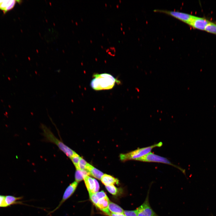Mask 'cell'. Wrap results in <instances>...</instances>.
<instances>
[{
    "mask_svg": "<svg viewBox=\"0 0 216 216\" xmlns=\"http://www.w3.org/2000/svg\"><path fill=\"white\" fill-rule=\"evenodd\" d=\"M108 209L112 213H124L123 209L117 205L110 201Z\"/></svg>",
    "mask_w": 216,
    "mask_h": 216,
    "instance_id": "cell-15",
    "label": "cell"
},
{
    "mask_svg": "<svg viewBox=\"0 0 216 216\" xmlns=\"http://www.w3.org/2000/svg\"><path fill=\"white\" fill-rule=\"evenodd\" d=\"M80 158L81 157L76 153L70 158L76 169L78 168V163Z\"/></svg>",
    "mask_w": 216,
    "mask_h": 216,
    "instance_id": "cell-19",
    "label": "cell"
},
{
    "mask_svg": "<svg viewBox=\"0 0 216 216\" xmlns=\"http://www.w3.org/2000/svg\"><path fill=\"white\" fill-rule=\"evenodd\" d=\"M162 145V142H160L150 146L137 149L126 154H121L120 156V159L122 161L130 160H137L151 152L153 148L156 147H160Z\"/></svg>",
    "mask_w": 216,
    "mask_h": 216,
    "instance_id": "cell-3",
    "label": "cell"
},
{
    "mask_svg": "<svg viewBox=\"0 0 216 216\" xmlns=\"http://www.w3.org/2000/svg\"><path fill=\"white\" fill-rule=\"evenodd\" d=\"M205 31L216 35V23L211 21L206 27Z\"/></svg>",
    "mask_w": 216,
    "mask_h": 216,
    "instance_id": "cell-17",
    "label": "cell"
},
{
    "mask_svg": "<svg viewBox=\"0 0 216 216\" xmlns=\"http://www.w3.org/2000/svg\"><path fill=\"white\" fill-rule=\"evenodd\" d=\"M88 175H90L89 173L86 170H76L75 174V181L79 182Z\"/></svg>",
    "mask_w": 216,
    "mask_h": 216,
    "instance_id": "cell-14",
    "label": "cell"
},
{
    "mask_svg": "<svg viewBox=\"0 0 216 216\" xmlns=\"http://www.w3.org/2000/svg\"><path fill=\"white\" fill-rule=\"evenodd\" d=\"M137 160L146 162L161 163L169 164L174 166L185 174V170L173 164L167 158L155 154L151 152L138 159Z\"/></svg>",
    "mask_w": 216,
    "mask_h": 216,
    "instance_id": "cell-4",
    "label": "cell"
},
{
    "mask_svg": "<svg viewBox=\"0 0 216 216\" xmlns=\"http://www.w3.org/2000/svg\"><path fill=\"white\" fill-rule=\"evenodd\" d=\"M41 127L46 140L56 144L67 156L70 158L76 153L74 151L57 138L46 126L41 124Z\"/></svg>",
    "mask_w": 216,
    "mask_h": 216,
    "instance_id": "cell-2",
    "label": "cell"
},
{
    "mask_svg": "<svg viewBox=\"0 0 216 216\" xmlns=\"http://www.w3.org/2000/svg\"><path fill=\"white\" fill-rule=\"evenodd\" d=\"M78 184V182L74 181L71 183L66 188L63 194L62 198L58 206L52 211L51 213L58 209L62 205L67 199L69 198L74 193Z\"/></svg>",
    "mask_w": 216,
    "mask_h": 216,
    "instance_id": "cell-8",
    "label": "cell"
},
{
    "mask_svg": "<svg viewBox=\"0 0 216 216\" xmlns=\"http://www.w3.org/2000/svg\"><path fill=\"white\" fill-rule=\"evenodd\" d=\"M84 180L88 192L96 193L98 191L99 185L96 179L88 176L84 178Z\"/></svg>",
    "mask_w": 216,
    "mask_h": 216,
    "instance_id": "cell-9",
    "label": "cell"
},
{
    "mask_svg": "<svg viewBox=\"0 0 216 216\" xmlns=\"http://www.w3.org/2000/svg\"><path fill=\"white\" fill-rule=\"evenodd\" d=\"M109 200L107 196L100 199L96 206L98 208L106 214L110 216V213L108 209Z\"/></svg>",
    "mask_w": 216,
    "mask_h": 216,
    "instance_id": "cell-10",
    "label": "cell"
},
{
    "mask_svg": "<svg viewBox=\"0 0 216 216\" xmlns=\"http://www.w3.org/2000/svg\"><path fill=\"white\" fill-rule=\"evenodd\" d=\"M85 170L88 172L90 175L99 180L101 179L104 175L103 172L88 163L86 166Z\"/></svg>",
    "mask_w": 216,
    "mask_h": 216,
    "instance_id": "cell-11",
    "label": "cell"
},
{
    "mask_svg": "<svg viewBox=\"0 0 216 216\" xmlns=\"http://www.w3.org/2000/svg\"><path fill=\"white\" fill-rule=\"evenodd\" d=\"M22 198L21 197H16L12 196H5L4 200L7 207H8L13 204L20 203V202H17V200Z\"/></svg>",
    "mask_w": 216,
    "mask_h": 216,
    "instance_id": "cell-16",
    "label": "cell"
},
{
    "mask_svg": "<svg viewBox=\"0 0 216 216\" xmlns=\"http://www.w3.org/2000/svg\"><path fill=\"white\" fill-rule=\"evenodd\" d=\"M124 214L125 216H137L136 210L133 211H125Z\"/></svg>",
    "mask_w": 216,
    "mask_h": 216,
    "instance_id": "cell-22",
    "label": "cell"
},
{
    "mask_svg": "<svg viewBox=\"0 0 216 216\" xmlns=\"http://www.w3.org/2000/svg\"><path fill=\"white\" fill-rule=\"evenodd\" d=\"M154 11L168 14L188 25L194 16L192 15L178 11L156 9L154 10Z\"/></svg>",
    "mask_w": 216,
    "mask_h": 216,
    "instance_id": "cell-6",
    "label": "cell"
},
{
    "mask_svg": "<svg viewBox=\"0 0 216 216\" xmlns=\"http://www.w3.org/2000/svg\"><path fill=\"white\" fill-rule=\"evenodd\" d=\"M149 191L143 203L136 210L137 216H159L152 209L149 201Z\"/></svg>",
    "mask_w": 216,
    "mask_h": 216,
    "instance_id": "cell-5",
    "label": "cell"
},
{
    "mask_svg": "<svg viewBox=\"0 0 216 216\" xmlns=\"http://www.w3.org/2000/svg\"><path fill=\"white\" fill-rule=\"evenodd\" d=\"M89 197L93 203L96 206L99 200L96 193L88 192Z\"/></svg>",
    "mask_w": 216,
    "mask_h": 216,
    "instance_id": "cell-21",
    "label": "cell"
},
{
    "mask_svg": "<svg viewBox=\"0 0 216 216\" xmlns=\"http://www.w3.org/2000/svg\"><path fill=\"white\" fill-rule=\"evenodd\" d=\"M101 181L104 184L106 185L118 184L119 181L118 179L106 174H104L102 176Z\"/></svg>",
    "mask_w": 216,
    "mask_h": 216,
    "instance_id": "cell-12",
    "label": "cell"
},
{
    "mask_svg": "<svg viewBox=\"0 0 216 216\" xmlns=\"http://www.w3.org/2000/svg\"><path fill=\"white\" fill-rule=\"evenodd\" d=\"M107 191L111 194L115 195L118 191V190L113 184L105 186Z\"/></svg>",
    "mask_w": 216,
    "mask_h": 216,
    "instance_id": "cell-18",
    "label": "cell"
},
{
    "mask_svg": "<svg viewBox=\"0 0 216 216\" xmlns=\"http://www.w3.org/2000/svg\"><path fill=\"white\" fill-rule=\"evenodd\" d=\"M110 216H125L124 213H111Z\"/></svg>",
    "mask_w": 216,
    "mask_h": 216,
    "instance_id": "cell-23",
    "label": "cell"
},
{
    "mask_svg": "<svg viewBox=\"0 0 216 216\" xmlns=\"http://www.w3.org/2000/svg\"><path fill=\"white\" fill-rule=\"evenodd\" d=\"M210 22L204 17L194 16L188 25L194 29L205 31L206 27Z\"/></svg>",
    "mask_w": 216,
    "mask_h": 216,
    "instance_id": "cell-7",
    "label": "cell"
},
{
    "mask_svg": "<svg viewBox=\"0 0 216 216\" xmlns=\"http://www.w3.org/2000/svg\"><path fill=\"white\" fill-rule=\"evenodd\" d=\"M5 196L0 195V207L2 200L4 198Z\"/></svg>",
    "mask_w": 216,
    "mask_h": 216,
    "instance_id": "cell-24",
    "label": "cell"
},
{
    "mask_svg": "<svg viewBox=\"0 0 216 216\" xmlns=\"http://www.w3.org/2000/svg\"><path fill=\"white\" fill-rule=\"evenodd\" d=\"M88 163L84 159L81 157L78 163V168L76 170H85Z\"/></svg>",
    "mask_w": 216,
    "mask_h": 216,
    "instance_id": "cell-20",
    "label": "cell"
},
{
    "mask_svg": "<svg viewBox=\"0 0 216 216\" xmlns=\"http://www.w3.org/2000/svg\"><path fill=\"white\" fill-rule=\"evenodd\" d=\"M91 82L92 88L96 91L112 88L116 83L120 82L112 75L108 73L95 74Z\"/></svg>",
    "mask_w": 216,
    "mask_h": 216,
    "instance_id": "cell-1",
    "label": "cell"
},
{
    "mask_svg": "<svg viewBox=\"0 0 216 216\" xmlns=\"http://www.w3.org/2000/svg\"><path fill=\"white\" fill-rule=\"evenodd\" d=\"M16 2V0H3L0 5V9L5 13L13 8Z\"/></svg>",
    "mask_w": 216,
    "mask_h": 216,
    "instance_id": "cell-13",
    "label": "cell"
}]
</instances>
